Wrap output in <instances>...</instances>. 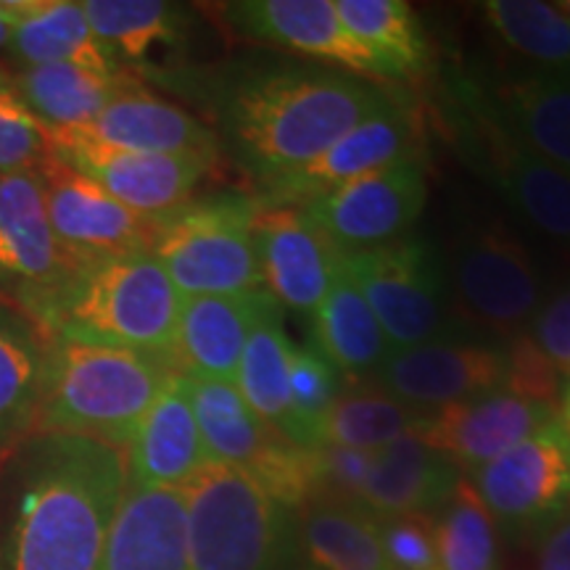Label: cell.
Wrapping results in <instances>:
<instances>
[{
	"instance_id": "d6986e66",
	"label": "cell",
	"mask_w": 570,
	"mask_h": 570,
	"mask_svg": "<svg viewBox=\"0 0 570 570\" xmlns=\"http://www.w3.org/2000/svg\"><path fill=\"white\" fill-rule=\"evenodd\" d=\"M552 420H558V407L552 404L499 389L431 412L417 439L452 460L468 475L497 460L499 454L510 452Z\"/></svg>"
},
{
	"instance_id": "f35d334b",
	"label": "cell",
	"mask_w": 570,
	"mask_h": 570,
	"mask_svg": "<svg viewBox=\"0 0 570 570\" xmlns=\"http://www.w3.org/2000/svg\"><path fill=\"white\" fill-rule=\"evenodd\" d=\"M51 154L46 125L21 101L11 71L0 69V175L35 173Z\"/></svg>"
},
{
	"instance_id": "836d02e7",
	"label": "cell",
	"mask_w": 570,
	"mask_h": 570,
	"mask_svg": "<svg viewBox=\"0 0 570 570\" xmlns=\"http://www.w3.org/2000/svg\"><path fill=\"white\" fill-rule=\"evenodd\" d=\"M341 24L375 56L386 80H404L428 67V40L415 11L402 0H333Z\"/></svg>"
},
{
	"instance_id": "4316f807",
	"label": "cell",
	"mask_w": 570,
	"mask_h": 570,
	"mask_svg": "<svg viewBox=\"0 0 570 570\" xmlns=\"http://www.w3.org/2000/svg\"><path fill=\"white\" fill-rule=\"evenodd\" d=\"M13 30L9 53L17 67L75 63L104 75H122V67L96 38L82 3L75 0H11Z\"/></svg>"
},
{
	"instance_id": "8d00e7d4",
	"label": "cell",
	"mask_w": 570,
	"mask_h": 570,
	"mask_svg": "<svg viewBox=\"0 0 570 570\" xmlns=\"http://www.w3.org/2000/svg\"><path fill=\"white\" fill-rule=\"evenodd\" d=\"M431 523L441 570H499L497 525L465 475Z\"/></svg>"
},
{
	"instance_id": "52a82bcc",
	"label": "cell",
	"mask_w": 570,
	"mask_h": 570,
	"mask_svg": "<svg viewBox=\"0 0 570 570\" xmlns=\"http://www.w3.org/2000/svg\"><path fill=\"white\" fill-rule=\"evenodd\" d=\"M444 122L462 159L489 180L512 212L570 254V175L520 142L489 104L483 85L452 77Z\"/></svg>"
},
{
	"instance_id": "44dd1931",
	"label": "cell",
	"mask_w": 570,
	"mask_h": 570,
	"mask_svg": "<svg viewBox=\"0 0 570 570\" xmlns=\"http://www.w3.org/2000/svg\"><path fill=\"white\" fill-rule=\"evenodd\" d=\"M63 132L122 151L209 156V159L219 156V138L202 119L154 96L138 80L127 85L90 125Z\"/></svg>"
},
{
	"instance_id": "60d3db41",
	"label": "cell",
	"mask_w": 570,
	"mask_h": 570,
	"mask_svg": "<svg viewBox=\"0 0 570 570\" xmlns=\"http://www.w3.org/2000/svg\"><path fill=\"white\" fill-rule=\"evenodd\" d=\"M315 462H317V497L315 499H333V502L356 504L360 491L367 481L370 465H373V452L323 444L315 449Z\"/></svg>"
},
{
	"instance_id": "8fae6325",
	"label": "cell",
	"mask_w": 570,
	"mask_h": 570,
	"mask_svg": "<svg viewBox=\"0 0 570 570\" xmlns=\"http://www.w3.org/2000/svg\"><path fill=\"white\" fill-rule=\"evenodd\" d=\"M465 479L504 537H537L570 504V439L558 420Z\"/></svg>"
},
{
	"instance_id": "f546056e",
	"label": "cell",
	"mask_w": 570,
	"mask_h": 570,
	"mask_svg": "<svg viewBox=\"0 0 570 570\" xmlns=\"http://www.w3.org/2000/svg\"><path fill=\"white\" fill-rule=\"evenodd\" d=\"M296 560L298 570H389L377 518L333 499L296 512Z\"/></svg>"
},
{
	"instance_id": "6da1fadb",
	"label": "cell",
	"mask_w": 570,
	"mask_h": 570,
	"mask_svg": "<svg viewBox=\"0 0 570 570\" xmlns=\"http://www.w3.org/2000/svg\"><path fill=\"white\" fill-rule=\"evenodd\" d=\"M3 481L0 570H98L127 494L122 449L32 431Z\"/></svg>"
},
{
	"instance_id": "1f68e13d",
	"label": "cell",
	"mask_w": 570,
	"mask_h": 570,
	"mask_svg": "<svg viewBox=\"0 0 570 570\" xmlns=\"http://www.w3.org/2000/svg\"><path fill=\"white\" fill-rule=\"evenodd\" d=\"M312 336L327 362L336 367L341 377L373 375L377 365L391 354V346L383 336L381 325L370 309L365 296L346 275L344 259L331 291H327L317 309L312 312Z\"/></svg>"
},
{
	"instance_id": "b9f144b4",
	"label": "cell",
	"mask_w": 570,
	"mask_h": 570,
	"mask_svg": "<svg viewBox=\"0 0 570 570\" xmlns=\"http://www.w3.org/2000/svg\"><path fill=\"white\" fill-rule=\"evenodd\" d=\"M525 336L550 360L560 377L570 381V285L544 298Z\"/></svg>"
},
{
	"instance_id": "74e56055",
	"label": "cell",
	"mask_w": 570,
	"mask_h": 570,
	"mask_svg": "<svg viewBox=\"0 0 570 570\" xmlns=\"http://www.w3.org/2000/svg\"><path fill=\"white\" fill-rule=\"evenodd\" d=\"M338 383L341 375L336 367L312 341L294 346V354H291V410H294L291 441L296 446L317 449L323 444V423L341 394Z\"/></svg>"
},
{
	"instance_id": "cb8c5ba5",
	"label": "cell",
	"mask_w": 570,
	"mask_h": 570,
	"mask_svg": "<svg viewBox=\"0 0 570 570\" xmlns=\"http://www.w3.org/2000/svg\"><path fill=\"white\" fill-rule=\"evenodd\" d=\"M98 570H190L180 489H130Z\"/></svg>"
},
{
	"instance_id": "3957f363",
	"label": "cell",
	"mask_w": 570,
	"mask_h": 570,
	"mask_svg": "<svg viewBox=\"0 0 570 570\" xmlns=\"http://www.w3.org/2000/svg\"><path fill=\"white\" fill-rule=\"evenodd\" d=\"M175 375L167 356L53 338L35 431L127 449Z\"/></svg>"
},
{
	"instance_id": "d4e9b609",
	"label": "cell",
	"mask_w": 570,
	"mask_h": 570,
	"mask_svg": "<svg viewBox=\"0 0 570 570\" xmlns=\"http://www.w3.org/2000/svg\"><path fill=\"white\" fill-rule=\"evenodd\" d=\"M483 90L529 151L570 175V75L529 69L499 77L494 88Z\"/></svg>"
},
{
	"instance_id": "f6af8a7d",
	"label": "cell",
	"mask_w": 570,
	"mask_h": 570,
	"mask_svg": "<svg viewBox=\"0 0 570 570\" xmlns=\"http://www.w3.org/2000/svg\"><path fill=\"white\" fill-rule=\"evenodd\" d=\"M558 423L562 425V431H566L568 439H570V381L566 383V389H562V394H560Z\"/></svg>"
},
{
	"instance_id": "7bdbcfd3",
	"label": "cell",
	"mask_w": 570,
	"mask_h": 570,
	"mask_svg": "<svg viewBox=\"0 0 570 570\" xmlns=\"http://www.w3.org/2000/svg\"><path fill=\"white\" fill-rule=\"evenodd\" d=\"M537 570H570V504L537 531Z\"/></svg>"
},
{
	"instance_id": "ee69618b",
	"label": "cell",
	"mask_w": 570,
	"mask_h": 570,
	"mask_svg": "<svg viewBox=\"0 0 570 570\" xmlns=\"http://www.w3.org/2000/svg\"><path fill=\"white\" fill-rule=\"evenodd\" d=\"M11 30H13L11 0H0V53L9 51V46H11Z\"/></svg>"
},
{
	"instance_id": "83f0119b",
	"label": "cell",
	"mask_w": 570,
	"mask_h": 570,
	"mask_svg": "<svg viewBox=\"0 0 570 570\" xmlns=\"http://www.w3.org/2000/svg\"><path fill=\"white\" fill-rule=\"evenodd\" d=\"M209 465L254 473L285 436L248 407L235 383L185 377Z\"/></svg>"
},
{
	"instance_id": "4dcf8cb0",
	"label": "cell",
	"mask_w": 570,
	"mask_h": 570,
	"mask_svg": "<svg viewBox=\"0 0 570 570\" xmlns=\"http://www.w3.org/2000/svg\"><path fill=\"white\" fill-rule=\"evenodd\" d=\"M96 38L114 56V61L127 67H154L161 56H173L188 38V9L164 0H85Z\"/></svg>"
},
{
	"instance_id": "484cf974",
	"label": "cell",
	"mask_w": 570,
	"mask_h": 570,
	"mask_svg": "<svg viewBox=\"0 0 570 570\" xmlns=\"http://www.w3.org/2000/svg\"><path fill=\"white\" fill-rule=\"evenodd\" d=\"M51 341L27 312L0 298V465L35 431Z\"/></svg>"
},
{
	"instance_id": "8992f818",
	"label": "cell",
	"mask_w": 570,
	"mask_h": 570,
	"mask_svg": "<svg viewBox=\"0 0 570 570\" xmlns=\"http://www.w3.org/2000/svg\"><path fill=\"white\" fill-rule=\"evenodd\" d=\"M183 497L190 570H298L296 510L246 470L206 465Z\"/></svg>"
},
{
	"instance_id": "7a4b0ae2",
	"label": "cell",
	"mask_w": 570,
	"mask_h": 570,
	"mask_svg": "<svg viewBox=\"0 0 570 570\" xmlns=\"http://www.w3.org/2000/svg\"><path fill=\"white\" fill-rule=\"evenodd\" d=\"M389 96L365 77L283 63L230 77L217 114L233 159L265 185L323 156Z\"/></svg>"
},
{
	"instance_id": "f1b7e54d",
	"label": "cell",
	"mask_w": 570,
	"mask_h": 570,
	"mask_svg": "<svg viewBox=\"0 0 570 570\" xmlns=\"http://www.w3.org/2000/svg\"><path fill=\"white\" fill-rule=\"evenodd\" d=\"M132 80L130 71L104 75L75 63H40L11 71V82L21 101L48 132L80 130L90 125Z\"/></svg>"
},
{
	"instance_id": "9a60e30c",
	"label": "cell",
	"mask_w": 570,
	"mask_h": 570,
	"mask_svg": "<svg viewBox=\"0 0 570 570\" xmlns=\"http://www.w3.org/2000/svg\"><path fill=\"white\" fill-rule=\"evenodd\" d=\"M423 142L420 117L404 96L391 92L389 101L367 114L344 138L333 142L315 161L285 173L262 185L265 194L256 196L262 204L304 206L312 198L338 188L354 177L391 167L404 159H417Z\"/></svg>"
},
{
	"instance_id": "7c38bea8",
	"label": "cell",
	"mask_w": 570,
	"mask_h": 570,
	"mask_svg": "<svg viewBox=\"0 0 570 570\" xmlns=\"http://www.w3.org/2000/svg\"><path fill=\"white\" fill-rule=\"evenodd\" d=\"M428 202L425 167L404 159L354 177L302 209L338 254H356L404 238Z\"/></svg>"
},
{
	"instance_id": "ac0fdd59",
	"label": "cell",
	"mask_w": 570,
	"mask_h": 570,
	"mask_svg": "<svg viewBox=\"0 0 570 570\" xmlns=\"http://www.w3.org/2000/svg\"><path fill=\"white\" fill-rule=\"evenodd\" d=\"M223 19L244 40L304 53L365 80H386L375 56L341 24L333 0H238L223 6Z\"/></svg>"
},
{
	"instance_id": "d6a6232c",
	"label": "cell",
	"mask_w": 570,
	"mask_h": 570,
	"mask_svg": "<svg viewBox=\"0 0 570 570\" xmlns=\"http://www.w3.org/2000/svg\"><path fill=\"white\" fill-rule=\"evenodd\" d=\"M294 346L296 344L283 327L281 304L267 294L252 333H248L235 386L248 407L288 441L294 431V410H291V354H294Z\"/></svg>"
},
{
	"instance_id": "5b68a950",
	"label": "cell",
	"mask_w": 570,
	"mask_h": 570,
	"mask_svg": "<svg viewBox=\"0 0 570 570\" xmlns=\"http://www.w3.org/2000/svg\"><path fill=\"white\" fill-rule=\"evenodd\" d=\"M441 267L452 317L499 344L529 333L550 296L531 248L491 209H468L454 223Z\"/></svg>"
},
{
	"instance_id": "ab89813d",
	"label": "cell",
	"mask_w": 570,
	"mask_h": 570,
	"mask_svg": "<svg viewBox=\"0 0 570 570\" xmlns=\"http://www.w3.org/2000/svg\"><path fill=\"white\" fill-rule=\"evenodd\" d=\"M377 531L389 570H441L431 518H377Z\"/></svg>"
},
{
	"instance_id": "9c48e42d",
	"label": "cell",
	"mask_w": 570,
	"mask_h": 570,
	"mask_svg": "<svg viewBox=\"0 0 570 570\" xmlns=\"http://www.w3.org/2000/svg\"><path fill=\"white\" fill-rule=\"evenodd\" d=\"M344 269L373 309L391 352L465 333L454 327L441 256L417 235L346 254Z\"/></svg>"
},
{
	"instance_id": "5bb4252c",
	"label": "cell",
	"mask_w": 570,
	"mask_h": 570,
	"mask_svg": "<svg viewBox=\"0 0 570 570\" xmlns=\"http://www.w3.org/2000/svg\"><path fill=\"white\" fill-rule=\"evenodd\" d=\"M48 219L77 267L135 252H151L156 223L127 209L101 185L51 154L35 169Z\"/></svg>"
},
{
	"instance_id": "277c9868",
	"label": "cell",
	"mask_w": 570,
	"mask_h": 570,
	"mask_svg": "<svg viewBox=\"0 0 570 570\" xmlns=\"http://www.w3.org/2000/svg\"><path fill=\"white\" fill-rule=\"evenodd\" d=\"M180 306V291L151 252L109 256L77 269L48 312L42 331L51 338L169 360Z\"/></svg>"
},
{
	"instance_id": "7402d4cb",
	"label": "cell",
	"mask_w": 570,
	"mask_h": 570,
	"mask_svg": "<svg viewBox=\"0 0 570 570\" xmlns=\"http://www.w3.org/2000/svg\"><path fill=\"white\" fill-rule=\"evenodd\" d=\"M265 298L267 291L183 298L175 344L169 352L175 373L235 383L248 333Z\"/></svg>"
},
{
	"instance_id": "e575fe53",
	"label": "cell",
	"mask_w": 570,
	"mask_h": 570,
	"mask_svg": "<svg viewBox=\"0 0 570 570\" xmlns=\"http://www.w3.org/2000/svg\"><path fill=\"white\" fill-rule=\"evenodd\" d=\"M428 417L431 412L410 407L377 386L348 389L341 391L327 412L323 444L375 452L402 436H417Z\"/></svg>"
},
{
	"instance_id": "bcb514c9",
	"label": "cell",
	"mask_w": 570,
	"mask_h": 570,
	"mask_svg": "<svg viewBox=\"0 0 570 570\" xmlns=\"http://www.w3.org/2000/svg\"><path fill=\"white\" fill-rule=\"evenodd\" d=\"M558 6H560V11L566 13V19L570 21V0H566V3H558Z\"/></svg>"
},
{
	"instance_id": "e0dca14e",
	"label": "cell",
	"mask_w": 570,
	"mask_h": 570,
	"mask_svg": "<svg viewBox=\"0 0 570 570\" xmlns=\"http://www.w3.org/2000/svg\"><path fill=\"white\" fill-rule=\"evenodd\" d=\"M254 240L262 288L281 306L312 315L331 291L344 254L331 246L302 206L259 202Z\"/></svg>"
},
{
	"instance_id": "30bf717a",
	"label": "cell",
	"mask_w": 570,
	"mask_h": 570,
	"mask_svg": "<svg viewBox=\"0 0 570 570\" xmlns=\"http://www.w3.org/2000/svg\"><path fill=\"white\" fill-rule=\"evenodd\" d=\"M77 269L56 238L38 175H0V298L42 327Z\"/></svg>"
},
{
	"instance_id": "ffe728a7",
	"label": "cell",
	"mask_w": 570,
	"mask_h": 570,
	"mask_svg": "<svg viewBox=\"0 0 570 570\" xmlns=\"http://www.w3.org/2000/svg\"><path fill=\"white\" fill-rule=\"evenodd\" d=\"M125 452L130 489L183 491L209 465L185 375L169 377Z\"/></svg>"
},
{
	"instance_id": "4fadbf2b",
	"label": "cell",
	"mask_w": 570,
	"mask_h": 570,
	"mask_svg": "<svg viewBox=\"0 0 570 570\" xmlns=\"http://www.w3.org/2000/svg\"><path fill=\"white\" fill-rule=\"evenodd\" d=\"M373 386L423 412L491 394L508 381V346L468 333L391 352L370 375Z\"/></svg>"
},
{
	"instance_id": "ba28073f",
	"label": "cell",
	"mask_w": 570,
	"mask_h": 570,
	"mask_svg": "<svg viewBox=\"0 0 570 570\" xmlns=\"http://www.w3.org/2000/svg\"><path fill=\"white\" fill-rule=\"evenodd\" d=\"M259 202L244 194L190 198L156 223L151 254L188 296H240L262 288L254 223Z\"/></svg>"
},
{
	"instance_id": "d590c367",
	"label": "cell",
	"mask_w": 570,
	"mask_h": 570,
	"mask_svg": "<svg viewBox=\"0 0 570 570\" xmlns=\"http://www.w3.org/2000/svg\"><path fill=\"white\" fill-rule=\"evenodd\" d=\"M483 19L510 51L537 63L533 69L570 75V21L560 6L539 0H489Z\"/></svg>"
},
{
	"instance_id": "2e32d148",
	"label": "cell",
	"mask_w": 570,
	"mask_h": 570,
	"mask_svg": "<svg viewBox=\"0 0 570 570\" xmlns=\"http://www.w3.org/2000/svg\"><path fill=\"white\" fill-rule=\"evenodd\" d=\"M53 154L90 177L119 204L148 219H161L190 202L198 183L209 175V156L138 154L109 148L80 135L48 132Z\"/></svg>"
},
{
	"instance_id": "603a6c76",
	"label": "cell",
	"mask_w": 570,
	"mask_h": 570,
	"mask_svg": "<svg viewBox=\"0 0 570 570\" xmlns=\"http://www.w3.org/2000/svg\"><path fill=\"white\" fill-rule=\"evenodd\" d=\"M462 470L417 436H402L375 449L356 508L373 518H433L454 494Z\"/></svg>"
}]
</instances>
